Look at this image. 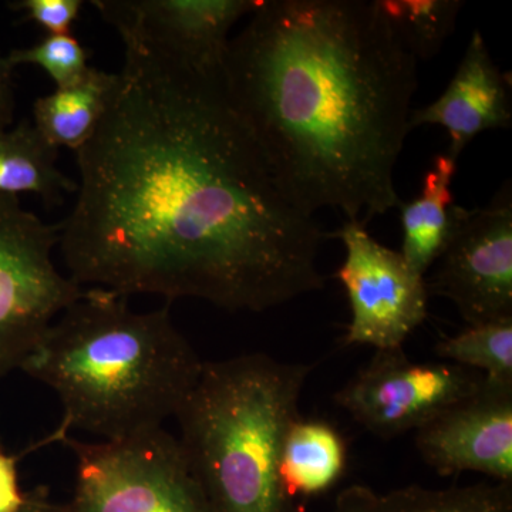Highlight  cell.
<instances>
[{
  "label": "cell",
  "mask_w": 512,
  "mask_h": 512,
  "mask_svg": "<svg viewBox=\"0 0 512 512\" xmlns=\"http://www.w3.org/2000/svg\"><path fill=\"white\" fill-rule=\"evenodd\" d=\"M74 153L57 249L83 288L261 313L325 286L326 234L279 188L220 74L124 45L106 113Z\"/></svg>",
  "instance_id": "1"
},
{
  "label": "cell",
  "mask_w": 512,
  "mask_h": 512,
  "mask_svg": "<svg viewBox=\"0 0 512 512\" xmlns=\"http://www.w3.org/2000/svg\"><path fill=\"white\" fill-rule=\"evenodd\" d=\"M417 60L375 0H261L220 73L285 197L369 224L399 208Z\"/></svg>",
  "instance_id": "2"
},
{
  "label": "cell",
  "mask_w": 512,
  "mask_h": 512,
  "mask_svg": "<svg viewBox=\"0 0 512 512\" xmlns=\"http://www.w3.org/2000/svg\"><path fill=\"white\" fill-rule=\"evenodd\" d=\"M201 360L174 325L170 305L136 312L126 296L87 288L46 330L20 370L49 386L73 429L121 440L177 416L201 375Z\"/></svg>",
  "instance_id": "3"
},
{
  "label": "cell",
  "mask_w": 512,
  "mask_h": 512,
  "mask_svg": "<svg viewBox=\"0 0 512 512\" xmlns=\"http://www.w3.org/2000/svg\"><path fill=\"white\" fill-rule=\"evenodd\" d=\"M312 369L265 353L204 362L175 419L188 467L215 512H306L286 493L281 453Z\"/></svg>",
  "instance_id": "4"
},
{
  "label": "cell",
  "mask_w": 512,
  "mask_h": 512,
  "mask_svg": "<svg viewBox=\"0 0 512 512\" xmlns=\"http://www.w3.org/2000/svg\"><path fill=\"white\" fill-rule=\"evenodd\" d=\"M76 457L62 512H215L178 439L164 429L121 440H63Z\"/></svg>",
  "instance_id": "5"
},
{
  "label": "cell",
  "mask_w": 512,
  "mask_h": 512,
  "mask_svg": "<svg viewBox=\"0 0 512 512\" xmlns=\"http://www.w3.org/2000/svg\"><path fill=\"white\" fill-rule=\"evenodd\" d=\"M59 224L0 194V377L22 367L57 316L86 288L55 262Z\"/></svg>",
  "instance_id": "6"
},
{
  "label": "cell",
  "mask_w": 512,
  "mask_h": 512,
  "mask_svg": "<svg viewBox=\"0 0 512 512\" xmlns=\"http://www.w3.org/2000/svg\"><path fill=\"white\" fill-rule=\"evenodd\" d=\"M483 379L454 363L413 362L403 348L376 350L333 399L370 434L392 440L421 429L466 399Z\"/></svg>",
  "instance_id": "7"
},
{
  "label": "cell",
  "mask_w": 512,
  "mask_h": 512,
  "mask_svg": "<svg viewBox=\"0 0 512 512\" xmlns=\"http://www.w3.org/2000/svg\"><path fill=\"white\" fill-rule=\"evenodd\" d=\"M332 237L345 247L336 278L345 288L352 320L345 345L402 349L429 311L426 276L414 271L400 251L380 244L359 221H346Z\"/></svg>",
  "instance_id": "8"
},
{
  "label": "cell",
  "mask_w": 512,
  "mask_h": 512,
  "mask_svg": "<svg viewBox=\"0 0 512 512\" xmlns=\"http://www.w3.org/2000/svg\"><path fill=\"white\" fill-rule=\"evenodd\" d=\"M434 266L430 295L453 302L468 326L512 318L511 181L485 207L464 210Z\"/></svg>",
  "instance_id": "9"
},
{
  "label": "cell",
  "mask_w": 512,
  "mask_h": 512,
  "mask_svg": "<svg viewBox=\"0 0 512 512\" xmlns=\"http://www.w3.org/2000/svg\"><path fill=\"white\" fill-rule=\"evenodd\" d=\"M261 0H94L124 45H137L202 73L220 74L229 33Z\"/></svg>",
  "instance_id": "10"
},
{
  "label": "cell",
  "mask_w": 512,
  "mask_h": 512,
  "mask_svg": "<svg viewBox=\"0 0 512 512\" xmlns=\"http://www.w3.org/2000/svg\"><path fill=\"white\" fill-rule=\"evenodd\" d=\"M416 448L441 477L470 471L512 484V383L483 379L416 431Z\"/></svg>",
  "instance_id": "11"
},
{
  "label": "cell",
  "mask_w": 512,
  "mask_h": 512,
  "mask_svg": "<svg viewBox=\"0 0 512 512\" xmlns=\"http://www.w3.org/2000/svg\"><path fill=\"white\" fill-rule=\"evenodd\" d=\"M421 126L443 127L450 137L447 154L456 160L485 131L511 128L510 84L480 30L471 36L447 89L433 103L410 113V131Z\"/></svg>",
  "instance_id": "12"
},
{
  "label": "cell",
  "mask_w": 512,
  "mask_h": 512,
  "mask_svg": "<svg viewBox=\"0 0 512 512\" xmlns=\"http://www.w3.org/2000/svg\"><path fill=\"white\" fill-rule=\"evenodd\" d=\"M457 164L450 154H437L424 174L420 194L399 205L403 231L400 254L423 276L439 261L466 210L454 202Z\"/></svg>",
  "instance_id": "13"
},
{
  "label": "cell",
  "mask_w": 512,
  "mask_h": 512,
  "mask_svg": "<svg viewBox=\"0 0 512 512\" xmlns=\"http://www.w3.org/2000/svg\"><path fill=\"white\" fill-rule=\"evenodd\" d=\"M330 512H512V484H414L387 493L355 484L340 491Z\"/></svg>",
  "instance_id": "14"
},
{
  "label": "cell",
  "mask_w": 512,
  "mask_h": 512,
  "mask_svg": "<svg viewBox=\"0 0 512 512\" xmlns=\"http://www.w3.org/2000/svg\"><path fill=\"white\" fill-rule=\"evenodd\" d=\"M348 456V444L332 424L299 417L282 444L281 478L286 493L299 501L326 493L345 474Z\"/></svg>",
  "instance_id": "15"
},
{
  "label": "cell",
  "mask_w": 512,
  "mask_h": 512,
  "mask_svg": "<svg viewBox=\"0 0 512 512\" xmlns=\"http://www.w3.org/2000/svg\"><path fill=\"white\" fill-rule=\"evenodd\" d=\"M59 150L50 146L32 120L0 130V194H33L47 207L76 194L77 181L57 167Z\"/></svg>",
  "instance_id": "16"
},
{
  "label": "cell",
  "mask_w": 512,
  "mask_h": 512,
  "mask_svg": "<svg viewBox=\"0 0 512 512\" xmlns=\"http://www.w3.org/2000/svg\"><path fill=\"white\" fill-rule=\"evenodd\" d=\"M116 79L117 73L92 66L79 82L39 97L32 120L37 131L56 150H79L99 127Z\"/></svg>",
  "instance_id": "17"
},
{
  "label": "cell",
  "mask_w": 512,
  "mask_h": 512,
  "mask_svg": "<svg viewBox=\"0 0 512 512\" xmlns=\"http://www.w3.org/2000/svg\"><path fill=\"white\" fill-rule=\"evenodd\" d=\"M404 49L419 62L434 59L456 29L461 0H375Z\"/></svg>",
  "instance_id": "18"
},
{
  "label": "cell",
  "mask_w": 512,
  "mask_h": 512,
  "mask_svg": "<svg viewBox=\"0 0 512 512\" xmlns=\"http://www.w3.org/2000/svg\"><path fill=\"white\" fill-rule=\"evenodd\" d=\"M434 353L443 362L474 370L484 379L512 383V318L467 326L441 339Z\"/></svg>",
  "instance_id": "19"
},
{
  "label": "cell",
  "mask_w": 512,
  "mask_h": 512,
  "mask_svg": "<svg viewBox=\"0 0 512 512\" xmlns=\"http://www.w3.org/2000/svg\"><path fill=\"white\" fill-rule=\"evenodd\" d=\"M90 52L72 33L46 35L36 45L13 49L6 59L13 69L22 64L40 67L56 84V89L72 86L89 72Z\"/></svg>",
  "instance_id": "20"
},
{
  "label": "cell",
  "mask_w": 512,
  "mask_h": 512,
  "mask_svg": "<svg viewBox=\"0 0 512 512\" xmlns=\"http://www.w3.org/2000/svg\"><path fill=\"white\" fill-rule=\"evenodd\" d=\"M83 5L82 0H19L12 3V9L45 29L47 35H64L72 33Z\"/></svg>",
  "instance_id": "21"
},
{
  "label": "cell",
  "mask_w": 512,
  "mask_h": 512,
  "mask_svg": "<svg viewBox=\"0 0 512 512\" xmlns=\"http://www.w3.org/2000/svg\"><path fill=\"white\" fill-rule=\"evenodd\" d=\"M19 456L0 448V512H18L25 504L26 493L20 490Z\"/></svg>",
  "instance_id": "22"
},
{
  "label": "cell",
  "mask_w": 512,
  "mask_h": 512,
  "mask_svg": "<svg viewBox=\"0 0 512 512\" xmlns=\"http://www.w3.org/2000/svg\"><path fill=\"white\" fill-rule=\"evenodd\" d=\"M13 69L6 55L0 50V130L13 126L15 120L16 97Z\"/></svg>",
  "instance_id": "23"
},
{
  "label": "cell",
  "mask_w": 512,
  "mask_h": 512,
  "mask_svg": "<svg viewBox=\"0 0 512 512\" xmlns=\"http://www.w3.org/2000/svg\"><path fill=\"white\" fill-rule=\"evenodd\" d=\"M18 512H62V507L50 500L46 488H36L26 493L25 504Z\"/></svg>",
  "instance_id": "24"
}]
</instances>
